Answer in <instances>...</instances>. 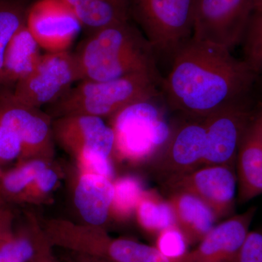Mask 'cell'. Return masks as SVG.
Returning <instances> with one entry per match:
<instances>
[{"label": "cell", "mask_w": 262, "mask_h": 262, "mask_svg": "<svg viewBox=\"0 0 262 262\" xmlns=\"http://www.w3.org/2000/svg\"><path fill=\"white\" fill-rule=\"evenodd\" d=\"M13 215L10 210L5 206V204L0 203V234L12 232Z\"/></svg>", "instance_id": "32"}, {"label": "cell", "mask_w": 262, "mask_h": 262, "mask_svg": "<svg viewBox=\"0 0 262 262\" xmlns=\"http://www.w3.org/2000/svg\"><path fill=\"white\" fill-rule=\"evenodd\" d=\"M114 196L110 216L126 221L135 214L136 207L145 190L140 179L125 176L113 181Z\"/></svg>", "instance_id": "23"}, {"label": "cell", "mask_w": 262, "mask_h": 262, "mask_svg": "<svg viewBox=\"0 0 262 262\" xmlns=\"http://www.w3.org/2000/svg\"><path fill=\"white\" fill-rule=\"evenodd\" d=\"M88 34L130 19V0H64Z\"/></svg>", "instance_id": "19"}, {"label": "cell", "mask_w": 262, "mask_h": 262, "mask_svg": "<svg viewBox=\"0 0 262 262\" xmlns=\"http://www.w3.org/2000/svg\"><path fill=\"white\" fill-rule=\"evenodd\" d=\"M170 192L189 193L206 203L217 220L233 213L237 189L235 167L206 165L166 179Z\"/></svg>", "instance_id": "10"}, {"label": "cell", "mask_w": 262, "mask_h": 262, "mask_svg": "<svg viewBox=\"0 0 262 262\" xmlns=\"http://www.w3.org/2000/svg\"><path fill=\"white\" fill-rule=\"evenodd\" d=\"M244 61L255 73L262 72V13L250 18L244 37Z\"/></svg>", "instance_id": "26"}, {"label": "cell", "mask_w": 262, "mask_h": 262, "mask_svg": "<svg viewBox=\"0 0 262 262\" xmlns=\"http://www.w3.org/2000/svg\"><path fill=\"white\" fill-rule=\"evenodd\" d=\"M196 0H130V14L156 54L173 56L192 38Z\"/></svg>", "instance_id": "5"}, {"label": "cell", "mask_w": 262, "mask_h": 262, "mask_svg": "<svg viewBox=\"0 0 262 262\" xmlns=\"http://www.w3.org/2000/svg\"><path fill=\"white\" fill-rule=\"evenodd\" d=\"M256 114L243 99L205 117L206 150L201 167L215 165L235 167L241 141Z\"/></svg>", "instance_id": "9"}, {"label": "cell", "mask_w": 262, "mask_h": 262, "mask_svg": "<svg viewBox=\"0 0 262 262\" xmlns=\"http://www.w3.org/2000/svg\"><path fill=\"white\" fill-rule=\"evenodd\" d=\"M168 201L173 209L176 225L189 245L199 244L215 226L214 212L196 196L187 192H170Z\"/></svg>", "instance_id": "18"}, {"label": "cell", "mask_w": 262, "mask_h": 262, "mask_svg": "<svg viewBox=\"0 0 262 262\" xmlns=\"http://www.w3.org/2000/svg\"><path fill=\"white\" fill-rule=\"evenodd\" d=\"M152 100L131 105L110 117L115 134L113 155L119 159L145 163L165 149L172 130Z\"/></svg>", "instance_id": "4"}, {"label": "cell", "mask_w": 262, "mask_h": 262, "mask_svg": "<svg viewBox=\"0 0 262 262\" xmlns=\"http://www.w3.org/2000/svg\"><path fill=\"white\" fill-rule=\"evenodd\" d=\"M162 82L146 73L131 74L111 80H82L48 105L46 113L53 120L70 115L110 118L127 106L154 99Z\"/></svg>", "instance_id": "3"}, {"label": "cell", "mask_w": 262, "mask_h": 262, "mask_svg": "<svg viewBox=\"0 0 262 262\" xmlns=\"http://www.w3.org/2000/svg\"><path fill=\"white\" fill-rule=\"evenodd\" d=\"M253 0H196L192 37L229 51L244 37Z\"/></svg>", "instance_id": "7"}, {"label": "cell", "mask_w": 262, "mask_h": 262, "mask_svg": "<svg viewBox=\"0 0 262 262\" xmlns=\"http://www.w3.org/2000/svg\"><path fill=\"white\" fill-rule=\"evenodd\" d=\"M22 144L14 130L0 121V164L20 160Z\"/></svg>", "instance_id": "29"}, {"label": "cell", "mask_w": 262, "mask_h": 262, "mask_svg": "<svg viewBox=\"0 0 262 262\" xmlns=\"http://www.w3.org/2000/svg\"><path fill=\"white\" fill-rule=\"evenodd\" d=\"M41 56L40 47L26 24L15 33L5 49L0 92L12 91V87L32 72Z\"/></svg>", "instance_id": "17"}, {"label": "cell", "mask_w": 262, "mask_h": 262, "mask_svg": "<svg viewBox=\"0 0 262 262\" xmlns=\"http://www.w3.org/2000/svg\"><path fill=\"white\" fill-rule=\"evenodd\" d=\"M51 163L39 159L20 160L14 168L2 171L0 175V199L20 203L22 196L36 177Z\"/></svg>", "instance_id": "22"}, {"label": "cell", "mask_w": 262, "mask_h": 262, "mask_svg": "<svg viewBox=\"0 0 262 262\" xmlns=\"http://www.w3.org/2000/svg\"><path fill=\"white\" fill-rule=\"evenodd\" d=\"M232 262H262V230L250 231Z\"/></svg>", "instance_id": "30"}, {"label": "cell", "mask_w": 262, "mask_h": 262, "mask_svg": "<svg viewBox=\"0 0 262 262\" xmlns=\"http://www.w3.org/2000/svg\"><path fill=\"white\" fill-rule=\"evenodd\" d=\"M27 27L47 53L68 51L82 27L64 0H42L28 8Z\"/></svg>", "instance_id": "11"}, {"label": "cell", "mask_w": 262, "mask_h": 262, "mask_svg": "<svg viewBox=\"0 0 262 262\" xmlns=\"http://www.w3.org/2000/svg\"><path fill=\"white\" fill-rule=\"evenodd\" d=\"M24 0H0V82L5 49L15 32L27 24Z\"/></svg>", "instance_id": "25"}, {"label": "cell", "mask_w": 262, "mask_h": 262, "mask_svg": "<svg viewBox=\"0 0 262 262\" xmlns=\"http://www.w3.org/2000/svg\"><path fill=\"white\" fill-rule=\"evenodd\" d=\"M74 54L82 81L115 80L135 73L162 80L154 48L130 20L91 33Z\"/></svg>", "instance_id": "2"}, {"label": "cell", "mask_w": 262, "mask_h": 262, "mask_svg": "<svg viewBox=\"0 0 262 262\" xmlns=\"http://www.w3.org/2000/svg\"><path fill=\"white\" fill-rule=\"evenodd\" d=\"M61 261V262H77L73 258L71 257L70 256L62 257Z\"/></svg>", "instance_id": "35"}, {"label": "cell", "mask_w": 262, "mask_h": 262, "mask_svg": "<svg viewBox=\"0 0 262 262\" xmlns=\"http://www.w3.org/2000/svg\"><path fill=\"white\" fill-rule=\"evenodd\" d=\"M79 170L74 190L76 208L86 225L103 227L110 217L113 181L99 174Z\"/></svg>", "instance_id": "16"}, {"label": "cell", "mask_w": 262, "mask_h": 262, "mask_svg": "<svg viewBox=\"0 0 262 262\" xmlns=\"http://www.w3.org/2000/svg\"><path fill=\"white\" fill-rule=\"evenodd\" d=\"M253 11L262 13V0H253Z\"/></svg>", "instance_id": "34"}, {"label": "cell", "mask_w": 262, "mask_h": 262, "mask_svg": "<svg viewBox=\"0 0 262 262\" xmlns=\"http://www.w3.org/2000/svg\"><path fill=\"white\" fill-rule=\"evenodd\" d=\"M258 114L259 115L260 117L262 119V107L260 108L259 110H258Z\"/></svg>", "instance_id": "36"}, {"label": "cell", "mask_w": 262, "mask_h": 262, "mask_svg": "<svg viewBox=\"0 0 262 262\" xmlns=\"http://www.w3.org/2000/svg\"><path fill=\"white\" fill-rule=\"evenodd\" d=\"M257 208L229 217L213 229L191 251L192 262H232L242 248Z\"/></svg>", "instance_id": "14"}, {"label": "cell", "mask_w": 262, "mask_h": 262, "mask_svg": "<svg viewBox=\"0 0 262 262\" xmlns=\"http://www.w3.org/2000/svg\"><path fill=\"white\" fill-rule=\"evenodd\" d=\"M106 259L111 262H192L191 251L182 258H168L155 246L126 238H113L110 241Z\"/></svg>", "instance_id": "21"}, {"label": "cell", "mask_w": 262, "mask_h": 262, "mask_svg": "<svg viewBox=\"0 0 262 262\" xmlns=\"http://www.w3.org/2000/svg\"><path fill=\"white\" fill-rule=\"evenodd\" d=\"M172 58L161 87L169 106L189 118H205L245 99L258 75L227 48L192 37Z\"/></svg>", "instance_id": "1"}, {"label": "cell", "mask_w": 262, "mask_h": 262, "mask_svg": "<svg viewBox=\"0 0 262 262\" xmlns=\"http://www.w3.org/2000/svg\"><path fill=\"white\" fill-rule=\"evenodd\" d=\"M70 256L77 262H111L107 260L102 259V258L80 254V253H70Z\"/></svg>", "instance_id": "33"}, {"label": "cell", "mask_w": 262, "mask_h": 262, "mask_svg": "<svg viewBox=\"0 0 262 262\" xmlns=\"http://www.w3.org/2000/svg\"><path fill=\"white\" fill-rule=\"evenodd\" d=\"M58 182V174L48 166L43 169L22 196L20 203H39L47 198Z\"/></svg>", "instance_id": "28"}, {"label": "cell", "mask_w": 262, "mask_h": 262, "mask_svg": "<svg viewBox=\"0 0 262 262\" xmlns=\"http://www.w3.org/2000/svg\"><path fill=\"white\" fill-rule=\"evenodd\" d=\"M135 215L141 228L155 235L176 225L175 216L168 200L164 199L153 190L144 192L136 207Z\"/></svg>", "instance_id": "20"}, {"label": "cell", "mask_w": 262, "mask_h": 262, "mask_svg": "<svg viewBox=\"0 0 262 262\" xmlns=\"http://www.w3.org/2000/svg\"><path fill=\"white\" fill-rule=\"evenodd\" d=\"M0 121L18 135L22 144L20 160L51 163L54 157L53 119L46 112L22 102L12 91L0 92Z\"/></svg>", "instance_id": "8"}, {"label": "cell", "mask_w": 262, "mask_h": 262, "mask_svg": "<svg viewBox=\"0 0 262 262\" xmlns=\"http://www.w3.org/2000/svg\"><path fill=\"white\" fill-rule=\"evenodd\" d=\"M0 165H1V164H0ZM2 171H3V170H1V168H0V175H1ZM0 203H3V204H5L4 202H3V201H2V200H1V199H0Z\"/></svg>", "instance_id": "37"}, {"label": "cell", "mask_w": 262, "mask_h": 262, "mask_svg": "<svg viewBox=\"0 0 262 262\" xmlns=\"http://www.w3.org/2000/svg\"><path fill=\"white\" fill-rule=\"evenodd\" d=\"M156 236L155 247L167 257L180 258L189 252L187 237L177 225L163 229Z\"/></svg>", "instance_id": "27"}, {"label": "cell", "mask_w": 262, "mask_h": 262, "mask_svg": "<svg viewBox=\"0 0 262 262\" xmlns=\"http://www.w3.org/2000/svg\"><path fill=\"white\" fill-rule=\"evenodd\" d=\"M29 231L0 234V262H30L36 253V220Z\"/></svg>", "instance_id": "24"}, {"label": "cell", "mask_w": 262, "mask_h": 262, "mask_svg": "<svg viewBox=\"0 0 262 262\" xmlns=\"http://www.w3.org/2000/svg\"><path fill=\"white\" fill-rule=\"evenodd\" d=\"M77 81L81 82L82 77L74 53H46L12 92L22 102L40 108L54 103Z\"/></svg>", "instance_id": "6"}, {"label": "cell", "mask_w": 262, "mask_h": 262, "mask_svg": "<svg viewBox=\"0 0 262 262\" xmlns=\"http://www.w3.org/2000/svg\"><path fill=\"white\" fill-rule=\"evenodd\" d=\"M237 200L246 203L262 194V119L256 112L239 145L235 163Z\"/></svg>", "instance_id": "15"}, {"label": "cell", "mask_w": 262, "mask_h": 262, "mask_svg": "<svg viewBox=\"0 0 262 262\" xmlns=\"http://www.w3.org/2000/svg\"><path fill=\"white\" fill-rule=\"evenodd\" d=\"M206 143L204 118H190L172 130L160 157V170L166 179L200 168Z\"/></svg>", "instance_id": "13"}, {"label": "cell", "mask_w": 262, "mask_h": 262, "mask_svg": "<svg viewBox=\"0 0 262 262\" xmlns=\"http://www.w3.org/2000/svg\"><path fill=\"white\" fill-rule=\"evenodd\" d=\"M30 262H61L53 253V246L38 223L36 225V253Z\"/></svg>", "instance_id": "31"}, {"label": "cell", "mask_w": 262, "mask_h": 262, "mask_svg": "<svg viewBox=\"0 0 262 262\" xmlns=\"http://www.w3.org/2000/svg\"><path fill=\"white\" fill-rule=\"evenodd\" d=\"M55 140L77 159L100 155L112 158L115 134L102 118L87 115H70L53 120Z\"/></svg>", "instance_id": "12"}]
</instances>
